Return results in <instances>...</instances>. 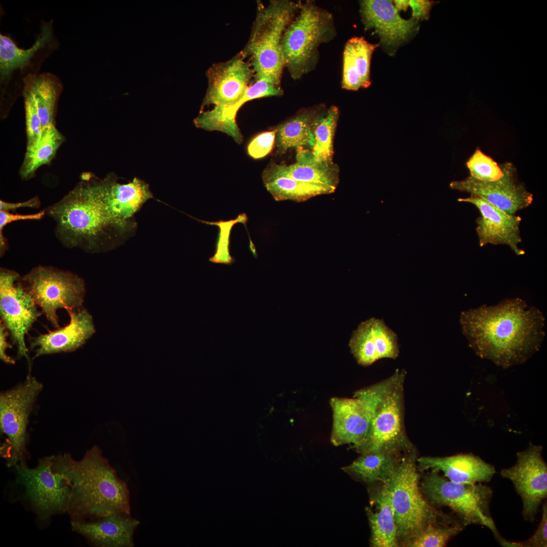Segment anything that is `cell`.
Segmentation results:
<instances>
[{
	"label": "cell",
	"instance_id": "603a6c76",
	"mask_svg": "<svg viewBox=\"0 0 547 547\" xmlns=\"http://www.w3.org/2000/svg\"><path fill=\"white\" fill-rule=\"evenodd\" d=\"M417 461L420 470L441 471L448 480L458 483L488 482L496 473L493 465L471 453L443 457H421Z\"/></svg>",
	"mask_w": 547,
	"mask_h": 547
},
{
	"label": "cell",
	"instance_id": "b9f144b4",
	"mask_svg": "<svg viewBox=\"0 0 547 547\" xmlns=\"http://www.w3.org/2000/svg\"><path fill=\"white\" fill-rule=\"evenodd\" d=\"M513 547H546L547 546V504L542 505V518L534 534L523 541L510 542Z\"/></svg>",
	"mask_w": 547,
	"mask_h": 547
},
{
	"label": "cell",
	"instance_id": "bcb514c9",
	"mask_svg": "<svg viewBox=\"0 0 547 547\" xmlns=\"http://www.w3.org/2000/svg\"><path fill=\"white\" fill-rule=\"evenodd\" d=\"M394 4L398 11H406L409 6V1H394Z\"/></svg>",
	"mask_w": 547,
	"mask_h": 547
},
{
	"label": "cell",
	"instance_id": "44dd1931",
	"mask_svg": "<svg viewBox=\"0 0 547 547\" xmlns=\"http://www.w3.org/2000/svg\"><path fill=\"white\" fill-rule=\"evenodd\" d=\"M140 522L131 515L112 513L89 521H72V529L100 547H133Z\"/></svg>",
	"mask_w": 547,
	"mask_h": 547
},
{
	"label": "cell",
	"instance_id": "83f0119b",
	"mask_svg": "<svg viewBox=\"0 0 547 547\" xmlns=\"http://www.w3.org/2000/svg\"><path fill=\"white\" fill-rule=\"evenodd\" d=\"M264 185L277 201L302 202L315 197L334 192V187L303 182L266 170L262 174Z\"/></svg>",
	"mask_w": 547,
	"mask_h": 547
},
{
	"label": "cell",
	"instance_id": "d6a6232c",
	"mask_svg": "<svg viewBox=\"0 0 547 547\" xmlns=\"http://www.w3.org/2000/svg\"><path fill=\"white\" fill-rule=\"evenodd\" d=\"M339 116L337 107L332 106L324 116L313 123L315 138L311 153L314 161L331 162L333 155V137Z\"/></svg>",
	"mask_w": 547,
	"mask_h": 547
},
{
	"label": "cell",
	"instance_id": "8fae6325",
	"mask_svg": "<svg viewBox=\"0 0 547 547\" xmlns=\"http://www.w3.org/2000/svg\"><path fill=\"white\" fill-rule=\"evenodd\" d=\"M43 387L29 375L22 383L1 394L0 428L9 444L8 466L24 461L29 417Z\"/></svg>",
	"mask_w": 547,
	"mask_h": 547
},
{
	"label": "cell",
	"instance_id": "f546056e",
	"mask_svg": "<svg viewBox=\"0 0 547 547\" xmlns=\"http://www.w3.org/2000/svg\"><path fill=\"white\" fill-rule=\"evenodd\" d=\"M64 141L63 135L55 125L43 130L40 141L30 149H26L23 161L19 171L23 180H29L35 175L41 166L49 164Z\"/></svg>",
	"mask_w": 547,
	"mask_h": 547
},
{
	"label": "cell",
	"instance_id": "ee69618b",
	"mask_svg": "<svg viewBox=\"0 0 547 547\" xmlns=\"http://www.w3.org/2000/svg\"><path fill=\"white\" fill-rule=\"evenodd\" d=\"M41 206V201L38 197H33L28 200L18 203H9L0 200V211H13L21 208H31L37 209Z\"/></svg>",
	"mask_w": 547,
	"mask_h": 547
},
{
	"label": "cell",
	"instance_id": "4fadbf2b",
	"mask_svg": "<svg viewBox=\"0 0 547 547\" xmlns=\"http://www.w3.org/2000/svg\"><path fill=\"white\" fill-rule=\"evenodd\" d=\"M20 278L15 271L1 268L0 313L1 321L17 346V358L28 360L24 338L42 312L37 310V305L22 285Z\"/></svg>",
	"mask_w": 547,
	"mask_h": 547
},
{
	"label": "cell",
	"instance_id": "52a82bcc",
	"mask_svg": "<svg viewBox=\"0 0 547 547\" xmlns=\"http://www.w3.org/2000/svg\"><path fill=\"white\" fill-rule=\"evenodd\" d=\"M336 34L331 13L312 1L300 2L281 43L285 67L293 79H299L316 67L319 47Z\"/></svg>",
	"mask_w": 547,
	"mask_h": 547
},
{
	"label": "cell",
	"instance_id": "7402d4cb",
	"mask_svg": "<svg viewBox=\"0 0 547 547\" xmlns=\"http://www.w3.org/2000/svg\"><path fill=\"white\" fill-rule=\"evenodd\" d=\"M332 411L331 443L339 446L351 444L353 448L366 439L370 428L368 412L357 398L333 397L329 401Z\"/></svg>",
	"mask_w": 547,
	"mask_h": 547
},
{
	"label": "cell",
	"instance_id": "1f68e13d",
	"mask_svg": "<svg viewBox=\"0 0 547 547\" xmlns=\"http://www.w3.org/2000/svg\"><path fill=\"white\" fill-rule=\"evenodd\" d=\"M465 526L459 519L444 516L428 524L405 546L443 547Z\"/></svg>",
	"mask_w": 547,
	"mask_h": 547
},
{
	"label": "cell",
	"instance_id": "836d02e7",
	"mask_svg": "<svg viewBox=\"0 0 547 547\" xmlns=\"http://www.w3.org/2000/svg\"><path fill=\"white\" fill-rule=\"evenodd\" d=\"M374 318L361 323L353 332L349 346L359 365H371L378 360L373 332Z\"/></svg>",
	"mask_w": 547,
	"mask_h": 547
},
{
	"label": "cell",
	"instance_id": "f35d334b",
	"mask_svg": "<svg viewBox=\"0 0 547 547\" xmlns=\"http://www.w3.org/2000/svg\"><path fill=\"white\" fill-rule=\"evenodd\" d=\"M283 91L280 86L265 80L253 81L250 85L243 98L236 104L229 106H225V112L228 115L236 118L239 108L246 102L264 97L281 96Z\"/></svg>",
	"mask_w": 547,
	"mask_h": 547
},
{
	"label": "cell",
	"instance_id": "2e32d148",
	"mask_svg": "<svg viewBox=\"0 0 547 547\" xmlns=\"http://www.w3.org/2000/svg\"><path fill=\"white\" fill-rule=\"evenodd\" d=\"M360 14L365 30H374L382 47L390 55L418 30V20L402 18L390 1L360 2Z\"/></svg>",
	"mask_w": 547,
	"mask_h": 547
},
{
	"label": "cell",
	"instance_id": "60d3db41",
	"mask_svg": "<svg viewBox=\"0 0 547 547\" xmlns=\"http://www.w3.org/2000/svg\"><path fill=\"white\" fill-rule=\"evenodd\" d=\"M46 214L45 210L31 214H19L8 211H0V254L4 255L8 248L7 239L4 236V228L8 224L19 220H38Z\"/></svg>",
	"mask_w": 547,
	"mask_h": 547
},
{
	"label": "cell",
	"instance_id": "8992f818",
	"mask_svg": "<svg viewBox=\"0 0 547 547\" xmlns=\"http://www.w3.org/2000/svg\"><path fill=\"white\" fill-rule=\"evenodd\" d=\"M53 20H42L33 44L26 49L17 46L10 35L0 34L1 115L6 118L22 96L25 82L40 74L44 61L59 48Z\"/></svg>",
	"mask_w": 547,
	"mask_h": 547
},
{
	"label": "cell",
	"instance_id": "7bdbcfd3",
	"mask_svg": "<svg viewBox=\"0 0 547 547\" xmlns=\"http://www.w3.org/2000/svg\"><path fill=\"white\" fill-rule=\"evenodd\" d=\"M434 4V2L430 1H409V6L412 10V18L417 20L428 19L430 10Z\"/></svg>",
	"mask_w": 547,
	"mask_h": 547
},
{
	"label": "cell",
	"instance_id": "30bf717a",
	"mask_svg": "<svg viewBox=\"0 0 547 547\" xmlns=\"http://www.w3.org/2000/svg\"><path fill=\"white\" fill-rule=\"evenodd\" d=\"M21 282L52 325L59 328L57 311L82 307L86 293L84 280L72 272L38 265L20 278Z\"/></svg>",
	"mask_w": 547,
	"mask_h": 547
},
{
	"label": "cell",
	"instance_id": "4dcf8cb0",
	"mask_svg": "<svg viewBox=\"0 0 547 547\" xmlns=\"http://www.w3.org/2000/svg\"><path fill=\"white\" fill-rule=\"evenodd\" d=\"M312 114L302 113L277 128L276 138L279 153L290 148H312L315 143Z\"/></svg>",
	"mask_w": 547,
	"mask_h": 547
},
{
	"label": "cell",
	"instance_id": "6da1fadb",
	"mask_svg": "<svg viewBox=\"0 0 547 547\" xmlns=\"http://www.w3.org/2000/svg\"><path fill=\"white\" fill-rule=\"evenodd\" d=\"M460 323L475 353L504 368L525 362L545 336L542 312L520 298L463 311Z\"/></svg>",
	"mask_w": 547,
	"mask_h": 547
},
{
	"label": "cell",
	"instance_id": "5bb4252c",
	"mask_svg": "<svg viewBox=\"0 0 547 547\" xmlns=\"http://www.w3.org/2000/svg\"><path fill=\"white\" fill-rule=\"evenodd\" d=\"M543 448L530 443L524 451L517 454L516 464L502 468L500 475L510 480L522 498V515L526 521L533 522L538 507L547 496V465L542 456Z\"/></svg>",
	"mask_w": 547,
	"mask_h": 547
},
{
	"label": "cell",
	"instance_id": "ac0fdd59",
	"mask_svg": "<svg viewBox=\"0 0 547 547\" xmlns=\"http://www.w3.org/2000/svg\"><path fill=\"white\" fill-rule=\"evenodd\" d=\"M98 202L107 217L113 222L128 225V219L139 210L143 204L152 198L149 185L135 178L127 184L117 182L114 174H109L96 182Z\"/></svg>",
	"mask_w": 547,
	"mask_h": 547
},
{
	"label": "cell",
	"instance_id": "484cf974",
	"mask_svg": "<svg viewBox=\"0 0 547 547\" xmlns=\"http://www.w3.org/2000/svg\"><path fill=\"white\" fill-rule=\"evenodd\" d=\"M379 44L362 37H354L346 43L343 52L342 87L349 90L368 88L371 85L370 62Z\"/></svg>",
	"mask_w": 547,
	"mask_h": 547
},
{
	"label": "cell",
	"instance_id": "d6986e66",
	"mask_svg": "<svg viewBox=\"0 0 547 547\" xmlns=\"http://www.w3.org/2000/svg\"><path fill=\"white\" fill-rule=\"evenodd\" d=\"M458 201L473 204L481 213V216L476 220V231L481 247L489 244L506 245L517 255L525 254L519 248L522 242L520 216L509 214L479 197L471 195Z\"/></svg>",
	"mask_w": 547,
	"mask_h": 547
},
{
	"label": "cell",
	"instance_id": "ffe728a7",
	"mask_svg": "<svg viewBox=\"0 0 547 547\" xmlns=\"http://www.w3.org/2000/svg\"><path fill=\"white\" fill-rule=\"evenodd\" d=\"M70 320L62 328L32 338L33 359L41 356L73 351L84 344L95 332L92 316L84 307L67 309Z\"/></svg>",
	"mask_w": 547,
	"mask_h": 547
},
{
	"label": "cell",
	"instance_id": "cb8c5ba5",
	"mask_svg": "<svg viewBox=\"0 0 547 547\" xmlns=\"http://www.w3.org/2000/svg\"><path fill=\"white\" fill-rule=\"evenodd\" d=\"M369 489L370 505L366 508L374 547H397V538L390 493L387 484Z\"/></svg>",
	"mask_w": 547,
	"mask_h": 547
},
{
	"label": "cell",
	"instance_id": "7a4b0ae2",
	"mask_svg": "<svg viewBox=\"0 0 547 547\" xmlns=\"http://www.w3.org/2000/svg\"><path fill=\"white\" fill-rule=\"evenodd\" d=\"M53 469L70 488L67 509L73 521L96 519L112 513L131 515L127 484L95 445L80 460L64 453L53 456Z\"/></svg>",
	"mask_w": 547,
	"mask_h": 547
},
{
	"label": "cell",
	"instance_id": "d4e9b609",
	"mask_svg": "<svg viewBox=\"0 0 547 547\" xmlns=\"http://www.w3.org/2000/svg\"><path fill=\"white\" fill-rule=\"evenodd\" d=\"M296 160L297 162L293 164H274L266 170L303 182L337 188L339 170L333 162H316L311 151L302 147L297 149Z\"/></svg>",
	"mask_w": 547,
	"mask_h": 547
},
{
	"label": "cell",
	"instance_id": "ba28073f",
	"mask_svg": "<svg viewBox=\"0 0 547 547\" xmlns=\"http://www.w3.org/2000/svg\"><path fill=\"white\" fill-rule=\"evenodd\" d=\"M416 468L415 454L410 449L402 456L387 483L398 541L405 546L428 524L445 516L422 496Z\"/></svg>",
	"mask_w": 547,
	"mask_h": 547
},
{
	"label": "cell",
	"instance_id": "d590c367",
	"mask_svg": "<svg viewBox=\"0 0 547 547\" xmlns=\"http://www.w3.org/2000/svg\"><path fill=\"white\" fill-rule=\"evenodd\" d=\"M470 176L478 180L492 182L501 178L503 171L501 166L491 158L477 149L466 163Z\"/></svg>",
	"mask_w": 547,
	"mask_h": 547
},
{
	"label": "cell",
	"instance_id": "8d00e7d4",
	"mask_svg": "<svg viewBox=\"0 0 547 547\" xmlns=\"http://www.w3.org/2000/svg\"><path fill=\"white\" fill-rule=\"evenodd\" d=\"M22 96L24 99L25 115L26 149H28L35 146L40 141L43 129L33 94L26 84H25Z\"/></svg>",
	"mask_w": 547,
	"mask_h": 547
},
{
	"label": "cell",
	"instance_id": "f1b7e54d",
	"mask_svg": "<svg viewBox=\"0 0 547 547\" xmlns=\"http://www.w3.org/2000/svg\"><path fill=\"white\" fill-rule=\"evenodd\" d=\"M25 84L33 94L42 129L55 125L58 102L63 89L59 77L51 72H43L28 78Z\"/></svg>",
	"mask_w": 547,
	"mask_h": 547
},
{
	"label": "cell",
	"instance_id": "3957f363",
	"mask_svg": "<svg viewBox=\"0 0 547 547\" xmlns=\"http://www.w3.org/2000/svg\"><path fill=\"white\" fill-rule=\"evenodd\" d=\"M81 176L67 194L45 209L46 214L55 221L56 236L64 246L90 252L111 249L125 229L105 216L88 179L83 174Z\"/></svg>",
	"mask_w": 547,
	"mask_h": 547
},
{
	"label": "cell",
	"instance_id": "ab89813d",
	"mask_svg": "<svg viewBox=\"0 0 547 547\" xmlns=\"http://www.w3.org/2000/svg\"><path fill=\"white\" fill-rule=\"evenodd\" d=\"M277 129L263 132L255 137L249 144L248 153L254 159L264 157L272 150L276 136Z\"/></svg>",
	"mask_w": 547,
	"mask_h": 547
},
{
	"label": "cell",
	"instance_id": "4316f807",
	"mask_svg": "<svg viewBox=\"0 0 547 547\" xmlns=\"http://www.w3.org/2000/svg\"><path fill=\"white\" fill-rule=\"evenodd\" d=\"M401 452L380 451L362 454L342 470L356 480L367 484H387L403 455Z\"/></svg>",
	"mask_w": 547,
	"mask_h": 547
},
{
	"label": "cell",
	"instance_id": "74e56055",
	"mask_svg": "<svg viewBox=\"0 0 547 547\" xmlns=\"http://www.w3.org/2000/svg\"><path fill=\"white\" fill-rule=\"evenodd\" d=\"M373 329L378 360L396 359L399 353L396 333L387 327L383 320L375 318Z\"/></svg>",
	"mask_w": 547,
	"mask_h": 547
},
{
	"label": "cell",
	"instance_id": "9a60e30c",
	"mask_svg": "<svg viewBox=\"0 0 547 547\" xmlns=\"http://www.w3.org/2000/svg\"><path fill=\"white\" fill-rule=\"evenodd\" d=\"M503 176L492 182H485L469 176L464 180L451 182L450 187L484 199L509 214L515 215L528 207L533 196L517 179L516 170L510 163L501 166Z\"/></svg>",
	"mask_w": 547,
	"mask_h": 547
},
{
	"label": "cell",
	"instance_id": "f6af8a7d",
	"mask_svg": "<svg viewBox=\"0 0 547 547\" xmlns=\"http://www.w3.org/2000/svg\"><path fill=\"white\" fill-rule=\"evenodd\" d=\"M7 328L5 324L1 321L0 324V358L1 360L7 364H15L14 359L7 355L6 350L8 348H11L12 346L7 342V337L9 333L7 331Z\"/></svg>",
	"mask_w": 547,
	"mask_h": 547
},
{
	"label": "cell",
	"instance_id": "5b68a950",
	"mask_svg": "<svg viewBox=\"0 0 547 547\" xmlns=\"http://www.w3.org/2000/svg\"><path fill=\"white\" fill-rule=\"evenodd\" d=\"M300 2L274 0L267 6L258 3L251 35L242 51L246 57H249L253 81L265 80L280 86L285 67L282 40Z\"/></svg>",
	"mask_w": 547,
	"mask_h": 547
},
{
	"label": "cell",
	"instance_id": "277c9868",
	"mask_svg": "<svg viewBox=\"0 0 547 547\" xmlns=\"http://www.w3.org/2000/svg\"><path fill=\"white\" fill-rule=\"evenodd\" d=\"M405 375V370L397 369L387 379L355 393L354 397L362 403L370 418L366 439L354 448L357 452H402L411 449L404 425Z\"/></svg>",
	"mask_w": 547,
	"mask_h": 547
},
{
	"label": "cell",
	"instance_id": "9c48e42d",
	"mask_svg": "<svg viewBox=\"0 0 547 547\" xmlns=\"http://www.w3.org/2000/svg\"><path fill=\"white\" fill-rule=\"evenodd\" d=\"M423 478L421 490L434 507L448 506L466 526L482 525L488 527L499 543L507 546L509 541L501 536L489 511L492 497L491 488L482 484L452 482L431 469Z\"/></svg>",
	"mask_w": 547,
	"mask_h": 547
},
{
	"label": "cell",
	"instance_id": "7c38bea8",
	"mask_svg": "<svg viewBox=\"0 0 547 547\" xmlns=\"http://www.w3.org/2000/svg\"><path fill=\"white\" fill-rule=\"evenodd\" d=\"M53 456L39 460L36 466L28 467L25 461L15 466L17 481L42 519L67 512L70 488L63 477L53 469Z\"/></svg>",
	"mask_w": 547,
	"mask_h": 547
},
{
	"label": "cell",
	"instance_id": "e575fe53",
	"mask_svg": "<svg viewBox=\"0 0 547 547\" xmlns=\"http://www.w3.org/2000/svg\"><path fill=\"white\" fill-rule=\"evenodd\" d=\"M193 122L199 128L224 132L238 143H241L243 140V136L236 123V118L225 113L224 106L216 105L210 110L201 112Z\"/></svg>",
	"mask_w": 547,
	"mask_h": 547
},
{
	"label": "cell",
	"instance_id": "e0dca14e",
	"mask_svg": "<svg viewBox=\"0 0 547 547\" xmlns=\"http://www.w3.org/2000/svg\"><path fill=\"white\" fill-rule=\"evenodd\" d=\"M242 52L223 62L214 64L207 71L208 88L204 104L229 107L244 96L254 78L249 60Z\"/></svg>",
	"mask_w": 547,
	"mask_h": 547
}]
</instances>
